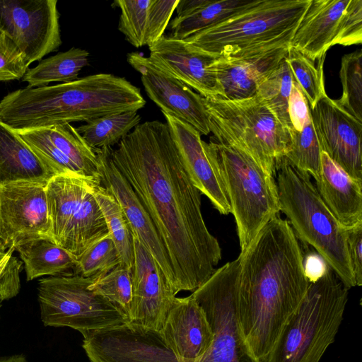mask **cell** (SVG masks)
Instances as JSON below:
<instances>
[{
  "instance_id": "obj_21",
  "label": "cell",
  "mask_w": 362,
  "mask_h": 362,
  "mask_svg": "<svg viewBox=\"0 0 362 362\" xmlns=\"http://www.w3.org/2000/svg\"><path fill=\"white\" fill-rule=\"evenodd\" d=\"M182 164L192 182L223 215L230 214L218 163L201 134L190 124L163 112Z\"/></svg>"
},
{
  "instance_id": "obj_11",
  "label": "cell",
  "mask_w": 362,
  "mask_h": 362,
  "mask_svg": "<svg viewBox=\"0 0 362 362\" xmlns=\"http://www.w3.org/2000/svg\"><path fill=\"white\" fill-rule=\"evenodd\" d=\"M95 278L73 275L41 279L37 296L44 325L68 327L83 334L129 322L116 306L89 288Z\"/></svg>"
},
{
  "instance_id": "obj_9",
  "label": "cell",
  "mask_w": 362,
  "mask_h": 362,
  "mask_svg": "<svg viewBox=\"0 0 362 362\" xmlns=\"http://www.w3.org/2000/svg\"><path fill=\"white\" fill-rule=\"evenodd\" d=\"M100 181L78 175L52 177L45 189L53 241L76 259L109 234L94 197Z\"/></svg>"
},
{
  "instance_id": "obj_30",
  "label": "cell",
  "mask_w": 362,
  "mask_h": 362,
  "mask_svg": "<svg viewBox=\"0 0 362 362\" xmlns=\"http://www.w3.org/2000/svg\"><path fill=\"white\" fill-rule=\"evenodd\" d=\"M94 197L105 218L109 235L120 257L121 265L132 272L134 265V233L119 203L100 184L95 186Z\"/></svg>"
},
{
  "instance_id": "obj_29",
  "label": "cell",
  "mask_w": 362,
  "mask_h": 362,
  "mask_svg": "<svg viewBox=\"0 0 362 362\" xmlns=\"http://www.w3.org/2000/svg\"><path fill=\"white\" fill-rule=\"evenodd\" d=\"M255 0H205L197 10L170 23L171 36L185 40L211 28L252 5Z\"/></svg>"
},
{
  "instance_id": "obj_44",
  "label": "cell",
  "mask_w": 362,
  "mask_h": 362,
  "mask_svg": "<svg viewBox=\"0 0 362 362\" xmlns=\"http://www.w3.org/2000/svg\"><path fill=\"white\" fill-rule=\"evenodd\" d=\"M302 250L305 274L310 283L315 282L327 272L329 267L316 252L304 251L303 247Z\"/></svg>"
},
{
  "instance_id": "obj_1",
  "label": "cell",
  "mask_w": 362,
  "mask_h": 362,
  "mask_svg": "<svg viewBox=\"0 0 362 362\" xmlns=\"http://www.w3.org/2000/svg\"><path fill=\"white\" fill-rule=\"evenodd\" d=\"M112 158L162 240L176 293L194 291L216 270L221 248L205 223L202 194L182 164L168 124H139L112 148Z\"/></svg>"
},
{
  "instance_id": "obj_18",
  "label": "cell",
  "mask_w": 362,
  "mask_h": 362,
  "mask_svg": "<svg viewBox=\"0 0 362 362\" xmlns=\"http://www.w3.org/2000/svg\"><path fill=\"white\" fill-rule=\"evenodd\" d=\"M98 158L100 185L117 200L126 216L134 235L157 262L175 291V279L168 252L146 210L129 182L112 158V147L93 148Z\"/></svg>"
},
{
  "instance_id": "obj_41",
  "label": "cell",
  "mask_w": 362,
  "mask_h": 362,
  "mask_svg": "<svg viewBox=\"0 0 362 362\" xmlns=\"http://www.w3.org/2000/svg\"><path fill=\"white\" fill-rule=\"evenodd\" d=\"M288 115L292 129L301 131L310 119L308 103L294 81L288 100Z\"/></svg>"
},
{
  "instance_id": "obj_3",
  "label": "cell",
  "mask_w": 362,
  "mask_h": 362,
  "mask_svg": "<svg viewBox=\"0 0 362 362\" xmlns=\"http://www.w3.org/2000/svg\"><path fill=\"white\" fill-rule=\"evenodd\" d=\"M145 105L140 89L129 81L101 73L10 92L0 101V121L14 129H31L138 112Z\"/></svg>"
},
{
  "instance_id": "obj_16",
  "label": "cell",
  "mask_w": 362,
  "mask_h": 362,
  "mask_svg": "<svg viewBox=\"0 0 362 362\" xmlns=\"http://www.w3.org/2000/svg\"><path fill=\"white\" fill-rule=\"evenodd\" d=\"M15 130L54 175L100 181L96 153L71 123Z\"/></svg>"
},
{
  "instance_id": "obj_20",
  "label": "cell",
  "mask_w": 362,
  "mask_h": 362,
  "mask_svg": "<svg viewBox=\"0 0 362 362\" xmlns=\"http://www.w3.org/2000/svg\"><path fill=\"white\" fill-rule=\"evenodd\" d=\"M132 306L129 322L160 331L176 299L161 268L134 235Z\"/></svg>"
},
{
  "instance_id": "obj_19",
  "label": "cell",
  "mask_w": 362,
  "mask_h": 362,
  "mask_svg": "<svg viewBox=\"0 0 362 362\" xmlns=\"http://www.w3.org/2000/svg\"><path fill=\"white\" fill-rule=\"evenodd\" d=\"M127 62L141 74L146 93L162 112L190 124L201 134L211 132L204 97L158 68L142 54H128Z\"/></svg>"
},
{
  "instance_id": "obj_38",
  "label": "cell",
  "mask_w": 362,
  "mask_h": 362,
  "mask_svg": "<svg viewBox=\"0 0 362 362\" xmlns=\"http://www.w3.org/2000/svg\"><path fill=\"white\" fill-rule=\"evenodd\" d=\"M151 0H116L113 2L120 10L119 30L134 47L145 45L148 8Z\"/></svg>"
},
{
  "instance_id": "obj_2",
  "label": "cell",
  "mask_w": 362,
  "mask_h": 362,
  "mask_svg": "<svg viewBox=\"0 0 362 362\" xmlns=\"http://www.w3.org/2000/svg\"><path fill=\"white\" fill-rule=\"evenodd\" d=\"M239 256V321L252 351L262 362L303 300L310 282L299 240L288 221L279 215Z\"/></svg>"
},
{
  "instance_id": "obj_24",
  "label": "cell",
  "mask_w": 362,
  "mask_h": 362,
  "mask_svg": "<svg viewBox=\"0 0 362 362\" xmlns=\"http://www.w3.org/2000/svg\"><path fill=\"white\" fill-rule=\"evenodd\" d=\"M289 46L218 57L214 66L224 98L240 100L254 96L259 85L280 65Z\"/></svg>"
},
{
  "instance_id": "obj_4",
  "label": "cell",
  "mask_w": 362,
  "mask_h": 362,
  "mask_svg": "<svg viewBox=\"0 0 362 362\" xmlns=\"http://www.w3.org/2000/svg\"><path fill=\"white\" fill-rule=\"evenodd\" d=\"M276 173L279 210L297 238L325 259L346 288L356 286L348 253L347 230L326 206L310 174L285 157Z\"/></svg>"
},
{
  "instance_id": "obj_27",
  "label": "cell",
  "mask_w": 362,
  "mask_h": 362,
  "mask_svg": "<svg viewBox=\"0 0 362 362\" xmlns=\"http://www.w3.org/2000/svg\"><path fill=\"white\" fill-rule=\"evenodd\" d=\"M14 250L24 264L28 281L46 275H76V259L52 239L29 240L15 246Z\"/></svg>"
},
{
  "instance_id": "obj_5",
  "label": "cell",
  "mask_w": 362,
  "mask_h": 362,
  "mask_svg": "<svg viewBox=\"0 0 362 362\" xmlns=\"http://www.w3.org/2000/svg\"><path fill=\"white\" fill-rule=\"evenodd\" d=\"M310 0H255L183 40L216 58L290 46Z\"/></svg>"
},
{
  "instance_id": "obj_23",
  "label": "cell",
  "mask_w": 362,
  "mask_h": 362,
  "mask_svg": "<svg viewBox=\"0 0 362 362\" xmlns=\"http://www.w3.org/2000/svg\"><path fill=\"white\" fill-rule=\"evenodd\" d=\"M160 332L178 362H202L214 340L206 315L192 294L176 298Z\"/></svg>"
},
{
  "instance_id": "obj_12",
  "label": "cell",
  "mask_w": 362,
  "mask_h": 362,
  "mask_svg": "<svg viewBox=\"0 0 362 362\" xmlns=\"http://www.w3.org/2000/svg\"><path fill=\"white\" fill-rule=\"evenodd\" d=\"M362 42V0H310L290 46L313 62L335 45Z\"/></svg>"
},
{
  "instance_id": "obj_43",
  "label": "cell",
  "mask_w": 362,
  "mask_h": 362,
  "mask_svg": "<svg viewBox=\"0 0 362 362\" xmlns=\"http://www.w3.org/2000/svg\"><path fill=\"white\" fill-rule=\"evenodd\" d=\"M347 247L356 286L362 285V225L347 230Z\"/></svg>"
},
{
  "instance_id": "obj_31",
  "label": "cell",
  "mask_w": 362,
  "mask_h": 362,
  "mask_svg": "<svg viewBox=\"0 0 362 362\" xmlns=\"http://www.w3.org/2000/svg\"><path fill=\"white\" fill-rule=\"evenodd\" d=\"M140 121L137 112H125L93 119L76 129L92 148H103L119 144Z\"/></svg>"
},
{
  "instance_id": "obj_14",
  "label": "cell",
  "mask_w": 362,
  "mask_h": 362,
  "mask_svg": "<svg viewBox=\"0 0 362 362\" xmlns=\"http://www.w3.org/2000/svg\"><path fill=\"white\" fill-rule=\"evenodd\" d=\"M45 186L30 182L0 186V246L3 252L35 238L52 240Z\"/></svg>"
},
{
  "instance_id": "obj_8",
  "label": "cell",
  "mask_w": 362,
  "mask_h": 362,
  "mask_svg": "<svg viewBox=\"0 0 362 362\" xmlns=\"http://www.w3.org/2000/svg\"><path fill=\"white\" fill-rule=\"evenodd\" d=\"M204 104L214 137L242 150L274 177L289 133L262 99L257 94L240 100L204 98Z\"/></svg>"
},
{
  "instance_id": "obj_48",
  "label": "cell",
  "mask_w": 362,
  "mask_h": 362,
  "mask_svg": "<svg viewBox=\"0 0 362 362\" xmlns=\"http://www.w3.org/2000/svg\"><path fill=\"white\" fill-rule=\"evenodd\" d=\"M0 252H3V251L1 250V246H0Z\"/></svg>"
},
{
  "instance_id": "obj_26",
  "label": "cell",
  "mask_w": 362,
  "mask_h": 362,
  "mask_svg": "<svg viewBox=\"0 0 362 362\" xmlns=\"http://www.w3.org/2000/svg\"><path fill=\"white\" fill-rule=\"evenodd\" d=\"M54 176L16 131L0 121V186L20 182L46 185Z\"/></svg>"
},
{
  "instance_id": "obj_47",
  "label": "cell",
  "mask_w": 362,
  "mask_h": 362,
  "mask_svg": "<svg viewBox=\"0 0 362 362\" xmlns=\"http://www.w3.org/2000/svg\"><path fill=\"white\" fill-rule=\"evenodd\" d=\"M6 252H0V259L3 257V256L5 255Z\"/></svg>"
},
{
  "instance_id": "obj_42",
  "label": "cell",
  "mask_w": 362,
  "mask_h": 362,
  "mask_svg": "<svg viewBox=\"0 0 362 362\" xmlns=\"http://www.w3.org/2000/svg\"><path fill=\"white\" fill-rule=\"evenodd\" d=\"M22 262L11 255L0 273V300L11 299L20 291Z\"/></svg>"
},
{
  "instance_id": "obj_34",
  "label": "cell",
  "mask_w": 362,
  "mask_h": 362,
  "mask_svg": "<svg viewBox=\"0 0 362 362\" xmlns=\"http://www.w3.org/2000/svg\"><path fill=\"white\" fill-rule=\"evenodd\" d=\"M325 59V57L318 60L315 66V62L291 46L286 57L294 81L305 95L310 109L326 95L323 74Z\"/></svg>"
},
{
  "instance_id": "obj_22",
  "label": "cell",
  "mask_w": 362,
  "mask_h": 362,
  "mask_svg": "<svg viewBox=\"0 0 362 362\" xmlns=\"http://www.w3.org/2000/svg\"><path fill=\"white\" fill-rule=\"evenodd\" d=\"M149 59L205 98H224L214 64L217 58L170 36H162L148 47Z\"/></svg>"
},
{
  "instance_id": "obj_39",
  "label": "cell",
  "mask_w": 362,
  "mask_h": 362,
  "mask_svg": "<svg viewBox=\"0 0 362 362\" xmlns=\"http://www.w3.org/2000/svg\"><path fill=\"white\" fill-rule=\"evenodd\" d=\"M28 67L23 53L0 28V81L22 79Z\"/></svg>"
},
{
  "instance_id": "obj_35",
  "label": "cell",
  "mask_w": 362,
  "mask_h": 362,
  "mask_svg": "<svg viewBox=\"0 0 362 362\" xmlns=\"http://www.w3.org/2000/svg\"><path fill=\"white\" fill-rule=\"evenodd\" d=\"M89 288L116 306L129 321L132 306V272L119 264L96 277Z\"/></svg>"
},
{
  "instance_id": "obj_37",
  "label": "cell",
  "mask_w": 362,
  "mask_h": 362,
  "mask_svg": "<svg viewBox=\"0 0 362 362\" xmlns=\"http://www.w3.org/2000/svg\"><path fill=\"white\" fill-rule=\"evenodd\" d=\"M75 274L98 277L121 264L118 250L108 234L90 245L76 259Z\"/></svg>"
},
{
  "instance_id": "obj_32",
  "label": "cell",
  "mask_w": 362,
  "mask_h": 362,
  "mask_svg": "<svg viewBox=\"0 0 362 362\" xmlns=\"http://www.w3.org/2000/svg\"><path fill=\"white\" fill-rule=\"evenodd\" d=\"M294 78L286 57L259 85L256 94L288 131L292 129L288 115V100Z\"/></svg>"
},
{
  "instance_id": "obj_17",
  "label": "cell",
  "mask_w": 362,
  "mask_h": 362,
  "mask_svg": "<svg viewBox=\"0 0 362 362\" xmlns=\"http://www.w3.org/2000/svg\"><path fill=\"white\" fill-rule=\"evenodd\" d=\"M322 148L349 175L362 182V122L327 95L310 108Z\"/></svg>"
},
{
  "instance_id": "obj_6",
  "label": "cell",
  "mask_w": 362,
  "mask_h": 362,
  "mask_svg": "<svg viewBox=\"0 0 362 362\" xmlns=\"http://www.w3.org/2000/svg\"><path fill=\"white\" fill-rule=\"evenodd\" d=\"M348 291L329 267L307 292L262 362H320L343 320Z\"/></svg>"
},
{
  "instance_id": "obj_46",
  "label": "cell",
  "mask_w": 362,
  "mask_h": 362,
  "mask_svg": "<svg viewBox=\"0 0 362 362\" xmlns=\"http://www.w3.org/2000/svg\"><path fill=\"white\" fill-rule=\"evenodd\" d=\"M13 251H14L13 248L8 249V250L6 252L5 255L0 259V273L1 272V271L4 269V267H5L7 261L9 259V257L12 255ZM0 308H1V305H0Z\"/></svg>"
},
{
  "instance_id": "obj_45",
  "label": "cell",
  "mask_w": 362,
  "mask_h": 362,
  "mask_svg": "<svg viewBox=\"0 0 362 362\" xmlns=\"http://www.w3.org/2000/svg\"><path fill=\"white\" fill-rule=\"evenodd\" d=\"M205 0H179L176 6L177 16L175 17H185L199 8Z\"/></svg>"
},
{
  "instance_id": "obj_33",
  "label": "cell",
  "mask_w": 362,
  "mask_h": 362,
  "mask_svg": "<svg viewBox=\"0 0 362 362\" xmlns=\"http://www.w3.org/2000/svg\"><path fill=\"white\" fill-rule=\"evenodd\" d=\"M289 144L285 155L288 161L315 179L320 173L322 148L311 118L301 131L291 129Z\"/></svg>"
},
{
  "instance_id": "obj_40",
  "label": "cell",
  "mask_w": 362,
  "mask_h": 362,
  "mask_svg": "<svg viewBox=\"0 0 362 362\" xmlns=\"http://www.w3.org/2000/svg\"><path fill=\"white\" fill-rule=\"evenodd\" d=\"M179 0H151L148 8L145 45L157 42L167 28Z\"/></svg>"
},
{
  "instance_id": "obj_7",
  "label": "cell",
  "mask_w": 362,
  "mask_h": 362,
  "mask_svg": "<svg viewBox=\"0 0 362 362\" xmlns=\"http://www.w3.org/2000/svg\"><path fill=\"white\" fill-rule=\"evenodd\" d=\"M220 168L243 255L260 230L280 211L274 177L238 148L210 138Z\"/></svg>"
},
{
  "instance_id": "obj_13",
  "label": "cell",
  "mask_w": 362,
  "mask_h": 362,
  "mask_svg": "<svg viewBox=\"0 0 362 362\" xmlns=\"http://www.w3.org/2000/svg\"><path fill=\"white\" fill-rule=\"evenodd\" d=\"M57 0H0V28L23 53L27 65L62 45Z\"/></svg>"
},
{
  "instance_id": "obj_10",
  "label": "cell",
  "mask_w": 362,
  "mask_h": 362,
  "mask_svg": "<svg viewBox=\"0 0 362 362\" xmlns=\"http://www.w3.org/2000/svg\"><path fill=\"white\" fill-rule=\"evenodd\" d=\"M241 261L238 256L216 269L192 293L214 334L211 347L202 362H260L243 334L238 317Z\"/></svg>"
},
{
  "instance_id": "obj_28",
  "label": "cell",
  "mask_w": 362,
  "mask_h": 362,
  "mask_svg": "<svg viewBox=\"0 0 362 362\" xmlns=\"http://www.w3.org/2000/svg\"><path fill=\"white\" fill-rule=\"evenodd\" d=\"M89 53L85 49L72 47L43 60L28 69L22 81L29 88L46 86L51 82L69 83L78 78L80 71L88 65Z\"/></svg>"
},
{
  "instance_id": "obj_25",
  "label": "cell",
  "mask_w": 362,
  "mask_h": 362,
  "mask_svg": "<svg viewBox=\"0 0 362 362\" xmlns=\"http://www.w3.org/2000/svg\"><path fill=\"white\" fill-rule=\"evenodd\" d=\"M315 187L339 223L350 230L362 225V182L349 175L325 152Z\"/></svg>"
},
{
  "instance_id": "obj_15",
  "label": "cell",
  "mask_w": 362,
  "mask_h": 362,
  "mask_svg": "<svg viewBox=\"0 0 362 362\" xmlns=\"http://www.w3.org/2000/svg\"><path fill=\"white\" fill-rule=\"evenodd\" d=\"M82 335L91 362H178L160 331L129 322Z\"/></svg>"
},
{
  "instance_id": "obj_36",
  "label": "cell",
  "mask_w": 362,
  "mask_h": 362,
  "mask_svg": "<svg viewBox=\"0 0 362 362\" xmlns=\"http://www.w3.org/2000/svg\"><path fill=\"white\" fill-rule=\"evenodd\" d=\"M341 97L339 105L356 119L362 122V52L357 49L345 54L341 61Z\"/></svg>"
}]
</instances>
